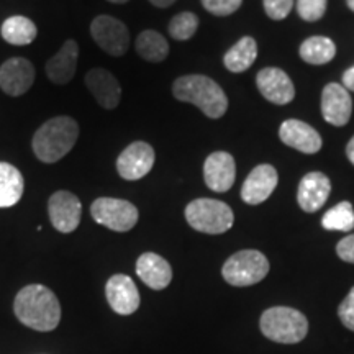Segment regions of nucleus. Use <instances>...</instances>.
I'll return each mask as SVG.
<instances>
[{"mask_svg": "<svg viewBox=\"0 0 354 354\" xmlns=\"http://www.w3.org/2000/svg\"><path fill=\"white\" fill-rule=\"evenodd\" d=\"M79 44L74 39L64 41L61 50L46 63V76L56 86H64L74 77L77 69Z\"/></svg>", "mask_w": 354, "mask_h": 354, "instance_id": "nucleus-20", "label": "nucleus"}, {"mask_svg": "<svg viewBox=\"0 0 354 354\" xmlns=\"http://www.w3.org/2000/svg\"><path fill=\"white\" fill-rule=\"evenodd\" d=\"M91 215L99 225L112 232L125 233L138 223V209L131 202L122 198L100 197L91 205Z\"/></svg>", "mask_w": 354, "mask_h": 354, "instance_id": "nucleus-7", "label": "nucleus"}, {"mask_svg": "<svg viewBox=\"0 0 354 354\" xmlns=\"http://www.w3.org/2000/svg\"><path fill=\"white\" fill-rule=\"evenodd\" d=\"M292 7H294V0H264V10L272 20H284L290 13Z\"/></svg>", "mask_w": 354, "mask_h": 354, "instance_id": "nucleus-31", "label": "nucleus"}, {"mask_svg": "<svg viewBox=\"0 0 354 354\" xmlns=\"http://www.w3.org/2000/svg\"><path fill=\"white\" fill-rule=\"evenodd\" d=\"M336 254L342 258V261L354 264V234H348L336 245Z\"/></svg>", "mask_w": 354, "mask_h": 354, "instance_id": "nucleus-33", "label": "nucleus"}, {"mask_svg": "<svg viewBox=\"0 0 354 354\" xmlns=\"http://www.w3.org/2000/svg\"><path fill=\"white\" fill-rule=\"evenodd\" d=\"M256 57H258V44H256L254 38L243 37L223 56V64L230 73L240 74L254 64Z\"/></svg>", "mask_w": 354, "mask_h": 354, "instance_id": "nucleus-23", "label": "nucleus"}, {"mask_svg": "<svg viewBox=\"0 0 354 354\" xmlns=\"http://www.w3.org/2000/svg\"><path fill=\"white\" fill-rule=\"evenodd\" d=\"M203 179H205L207 187L214 192H228L236 179L234 158L227 151L212 153L203 165Z\"/></svg>", "mask_w": 354, "mask_h": 354, "instance_id": "nucleus-13", "label": "nucleus"}, {"mask_svg": "<svg viewBox=\"0 0 354 354\" xmlns=\"http://www.w3.org/2000/svg\"><path fill=\"white\" fill-rule=\"evenodd\" d=\"M353 113V100L342 84L331 82L322 92V115L333 127H344Z\"/></svg>", "mask_w": 354, "mask_h": 354, "instance_id": "nucleus-16", "label": "nucleus"}, {"mask_svg": "<svg viewBox=\"0 0 354 354\" xmlns=\"http://www.w3.org/2000/svg\"><path fill=\"white\" fill-rule=\"evenodd\" d=\"M243 0H202V6L207 12L216 17H228L241 7Z\"/></svg>", "mask_w": 354, "mask_h": 354, "instance_id": "nucleus-30", "label": "nucleus"}, {"mask_svg": "<svg viewBox=\"0 0 354 354\" xmlns=\"http://www.w3.org/2000/svg\"><path fill=\"white\" fill-rule=\"evenodd\" d=\"M322 227L328 232H353L354 209L351 202H339L323 215Z\"/></svg>", "mask_w": 354, "mask_h": 354, "instance_id": "nucleus-27", "label": "nucleus"}, {"mask_svg": "<svg viewBox=\"0 0 354 354\" xmlns=\"http://www.w3.org/2000/svg\"><path fill=\"white\" fill-rule=\"evenodd\" d=\"M346 156L349 159V162L354 166V136L351 140H349V143L346 146Z\"/></svg>", "mask_w": 354, "mask_h": 354, "instance_id": "nucleus-36", "label": "nucleus"}, {"mask_svg": "<svg viewBox=\"0 0 354 354\" xmlns=\"http://www.w3.org/2000/svg\"><path fill=\"white\" fill-rule=\"evenodd\" d=\"M279 138L290 148L305 154H315L322 149V136L315 128L302 120H286L279 128Z\"/></svg>", "mask_w": 354, "mask_h": 354, "instance_id": "nucleus-18", "label": "nucleus"}, {"mask_svg": "<svg viewBox=\"0 0 354 354\" xmlns=\"http://www.w3.org/2000/svg\"><path fill=\"white\" fill-rule=\"evenodd\" d=\"M299 55L305 63L322 66L330 63L336 56V44L326 37H310L300 44Z\"/></svg>", "mask_w": 354, "mask_h": 354, "instance_id": "nucleus-26", "label": "nucleus"}, {"mask_svg": "<svg viewBox=\"0 0 354 354\" xmlns=\"http://www.w3.org/2000/svg\"><path fill=\"white\" fill-rule=\"evenodd\" d=\"M13 310L19 320L37 331H53L59 325L61 305L56 294L41 284H30L15 297Z\"/></svg>", "mask_w": 354, "mask_h": 354, "instance_id": "nucleus-1", "label": "nucleus"}, {"mask_svg": "<svg viewBox=\"0 0 354 354\" xmlns=\"http://www.w3.org/2000/svg\"><path fill=\"white\" fill-rule=\"evenodd\" d=\"M136 274L149 289L162 290L171 284L172 268L156 253H145L136 261Z\"/></svg>", "mask_w": 354, "mask_h": 354, "instance_id": "nucleus-21", "label": "nucleus"}, {"mask_svg": "<svg viewBox=\"0 0 354 354\" xmlns=\"http://www.w3.org/2000/svg\"><path fill=\"white\" fill-rule=\"evenodd\" d=\"M259 328L268 339L282 344L300 343L308 333L307 317L290 307H272L261 315Z\"/></svg>", "mask_w": 354, "mask_h": 354, "instance_id": "nucleus-4", "label": "nucleus"}, {"mask_svg": "<svg viewBox=\"0 0 354 354\" xmlns=\"http://www.w3.org/2000/svg\"><path fill=\"white\" fill-rule=\"evenodd\" d=\"M279 183L276 167L271 165L256 166L241 187V198L248 205H259L271 197Z\"/></svg>", "mask_w": 354, "mask_h": 354, "instance_id": "nucleus-15", "label": "nucleus"}, {"mask_svg": "<svg viewBox=\"0 0 354 354\" xmlns=\"http://www.w3.org/2000/svg\"><path fill=\"white\" fill-rule=\"evenodd\" d=\"M346 3H348L349 10H353V12H354V0H346Z\"/></svg>", "mask_w": 354, "mask_h": 354, "instance_id": "nucleus-37", "label": "nucleus"}, {"mask_svg": "<svg viewBox=\"0 0 354 354\" xmlns=\"http://www.w3.org/2000/svg\"><path fill=\"white\" fill-rule=\"evenodd\" d=\"M172 94L179 102L196 105L209 118L223 117L228 110V99L223 88L214 79L202 74H189L176 79Z\"/></svg>", "mask_w": 354, "mask_h": 354, "instance_id": "nucleus-3", "label": "nucleus"}, {"mask_svg": "<svg viewBox=\"0 0 354 354\" xmlns=\"http://www.w3.org/2000/svg\"><path fill=\"white\" fill-rule=\"evenodd\" d=\"M343 87L346 91H353L354 92V66L344 71L343 74Z\"/></svg>", "mask_w": 354, "mask_h": 354, "instance_id": "nucleus-34", "label": "nucleus"}, {"mask_svg": "<svg viewBox=\"0 0 354 354\" xmlns=\"http://www.w3.org/2000/svg\"><path fill=\"white\" fill-rule=\"evenodd\" d=\"M109 305L118 315H131L140 307V292L127 274H115L105 286Z\"/></svg>", "mask_w": 354, "mask_h": 354, "instance_id": "nucleus-14", "label": "nucleus"}, {"mask_svg": "<svg viewBox=\"0 0 354 354\" xmlns=\"http://www.w3.org/2000/svg\"><path fill=\"white\" fill-rule=\"evenodd\" d=\"M48 215L57 232L73 233L81 223V201L69 190H57L48 201Z\"/></svg>", "mask_w": 354, "mask_h": 354, "instance_id": "nucleus-9", "label": "nucleus"}, {"mask_svg": "<svg viewBox=\"0 0 354 354\" xmlns=\"http://www.w3.org/2000/svg\"><path fill=\"white\" fill-rule=\"evenodd\" d=\"M84 81H86L87 91L91 92L92 97H94L102 109L113 110L120 105V82H118V79L110 71L104 68H94L87 71Z\"/></svg>", "mask_w": 354, "mask_h": 354, "instance_id": "nucleus-12", "label": "nucleus"}, {"mask_svg": "<svg viewBox=\"0 0 354 354\" xmlns=\"http://www.w3.org/2000/svg\"><path fill=\"white\" fill-rule=\"evenodd\" d=\"M35 82V68L26 57H10L0 66V88L10 97L24 95Z\"/></svg>", "mask_w": 354, "mask_h": 354, "instance_id": "nucleus-11", "label": "nucleus"}, {"mask_svg": "<svg viewBox=\"0 0 354 354\" xmlns=\"http://www.w3.org/2000/svg\"><path fill=\"white\" fill-rule=\"evenodd\" d=\"M261 95L276 105H286L294 100L295 87L290 77L279 68H264L256 76Z\"/></svg>", "mask_w": 354, "mask_h": 354, "instance_id": "nucleus-17", "label": "nucleus"}, {"mask_svg": "<svg viewBox=\"0 0 354 354\" xmlns=\"http://www.w3.org/2000/svg\"><path fill=\"white\" fill-rule=\"evenodd\" d=\"M149 2H151L153 6L158 8H167V7H171L176 0H149Z\"/></svg>", "mask_w": 354, "mask_h": 354, "instance_id": "nucleus-35", "label": "nucleus"}, {"mask_svg": "<svg viewBox=\"0 0 354 354\" xmlns=\"http://www.w3.org/2000/svg\"><path fill=\"white\" fill-rule=\"evenodd\" d=\"M109 2H112V3H127L128 0H109Z\"/></svg>", "mask_w": 354, "mask_h": 354, "instance_id": "nucleus-38", "label": "nucleus"}, {"mask_svg": "<svg viewBox=\"0 0 354 354\" xmlns=\"http://www.w3.org/2000/svg\"><path fill=\"white\" fill-rule=\"evenodd\" d=\"M328 0H297V13L305 21H318L325 15Z\"/></svg>", "mask_w": 354, "mask_h": 354, "instance_id": "nucleus-29", "label": "nucleus"}, {"mask_svg": "<svg viewBox=\"0 0 354 354\" xmlns=\"http://www.w3.org/2000/svg\"><path fill=\"white\" fill-rule=\"evenodd\" d=\"M198 28V17L192 12H180L176 17H172L169 25H167V32L177 41H185L196 35Z\"/></svg>", "mask_w": 354, "mask_h": 354, "instance_id": "nucleus-28", "label": "nucleus"}, {"mask_svg": "<svg viewBox=\"0 0 354 354\" xmlns=\"http://www.w3.org/2000/svg\"><path fill=\"white\" fill-rule=\"evenodd\" d=\"M331 192V183L323 172L313 171L302 177L299 184L297 202L300 209L307 214L318 212L328 201Z\"/></svg>", "mask_w": 354, "mask_h": 354, "instance_id": "nucleus-19", "label": "nucleus"}, {"mask_svg": "<svg viewBox=\"0 0 354 354\" xmlns=\"http://www.w3.org/2000/svg\"><path fill=\"white\" fill-rule=\"evenodd\" d=\"M136 53L149 63H162L169 56V43L159 32L145 30L136 38Z\"/></svg>", "mask_w": 354, "mask_h": 354, "instance_id": "nucleus-25", "label": "nucleus"}, {"mask_svg": "<svg viewBox=\"0 0 354 354\" xmlns=\"http://www.w3.org/2000/svg\"><path fill=\"white\" fill-rule=\"evenodd\" d=\"M185 220L196 232L221 234L233 227L234 215L225 202L215 198H196L185 207Z\"/></svg>", "mask_w": 354, "mask_h": 354, "instance_id": "nucleus-5", "label": "nucleus"}, {"mask_svg": "<svg viewBox=\"0 0 354 354\" xmlns=\"http://www.w3.org/2000/svg\"><path fill=\"white\" fill-rule=\"evenodd\" d=\"M91 37L102 51L115 57L125 55L130 46V32L127 25L110 15H99L92 20Z\"/></svg>", "mask_w": 354, "mask_h": 354, "instance_id": "nucleus-8", "label": "nucleus"}, {"mask_svg": "<svg viewBox=\"0 0 354 354\" xmlns=\"http://www.w3.org/2000/svg\"><path fill=\"white\" fill-rule=\"evenodd\" d=\"M154 154L153 146L145 141H135L123 149L117 159V171L122 179L140 180L153 169Z\"/></svg>", "mask_w": 354, "mask_h": 354, "instance_id": "nucleus-10", "label": "nucleus"}, {"mask_svg": "<svg viewBox=\"0 0 354 354\" xmlns=\"http://www.w3.org/2000/svg\"><path fill=\"white\" fill-rule=\"evenodd\" d=\"M269 261L261 251L243 250L230 256L221 268V276L230 286H254L268 276Z\"/></svg>", "mask_w": 354, "mask_h": 354, "instance_id": "nucleus-6", "label": "nucleus"}, {"mask_svg": "<svg viewBox=\"0 0 354 354\" xmlns=\"http://www.w3.org/2000/svg\"><path fill=\"white\" fill-rule=\"evenodd\" d=\"M0 33H2V38L7 43L13 44V46H25V44L35 41L38 35V28L35 21L30 20L28 17L13 15L3 21Z\"/></svg>", "mask_w": 354, "mask_h": 354, "instance_id": "nucleus-24", "label": "nucleus"}, {"mask_svg": "<svg viewBox=\"0 0 354 354\" xmlns=\"http://www.w3.org/2000/svg\"><path fill=\"white\" fill-rule=\"evenodd\" d=\"M338 317L348 330L354 331V287L349 290V294L344 297L343 302L339 304Z\"/></svg>", "mask_w": 354, "mask_h": 354, "instance_id": "nucleus-32", "label": "nucleus"}, {"mask_svg": "<svg viewBox=\"0 0 354 354\" xmlns=\"http://www.w3.org/2000/svg\"><path fill=\"white\" fill-rule=\"evenodd\" d=\"M79 138V125L73 117L61 115L44 122L33 135V153L41 162L51 165L63 159Z\"/></svg>", "mask_w": 354, "mask_h": 354, "instance_id": "nucleus-2", "label": "nucleus"}, {"mask_svg": "<svg viewBox=\"0 0 354 354\" xmlns=\"http://www.w3.org/2000/svg\"><path fill=\"white\" fill-rule=\"evenodd\" d=\"M24 176L15 166L0 162V209L17 205L24 196Z\"/></svg>", "mask_w": 354, "mask_h": 354, "instance_id": "nucleus-22", "label": "nucleus"}]
</instances>
